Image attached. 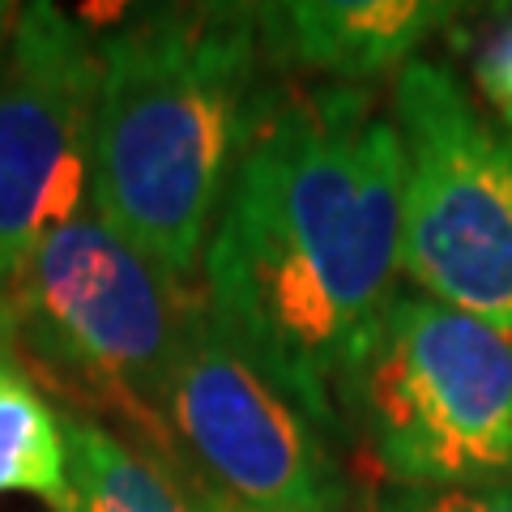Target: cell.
<instances>
[{
  "label": "cell",
  "mask_w": 512,
  "mask_h": 512,
  "mask_svg": "<svg viewBox=\"0 0 512 512\" xmlns=\"http://www.w3.org/2000/svg\"><path fill=\"white\" fill-rule=\"evenodd\" d=\"M402 218V137L372 94H269L205 244V308L325 436L350 359L397 299Z\"/></svg>",
  "instance_id": "cell-1"
},
{
  "label": "cell",
  "mask_w": 512,
  "mask_h": 512,
  "mask_svg": "<svg viewBox=\"0 0 512 512\" xmlns=\"http://www.w3.org/2000/svg\"><path fill=\"white\" fill-rule=\"evenodd\" d=\"M252 5L154 9L99 43L90 201L128 244L188 282L261 124Z\"/></svg>",
  "instance_id": "cell-2"
},
{
  "label": "cell",
  "mask_w": 512,
  "mask_h": 512,
  "mask_svg": "<svg viewBox=\"0 0 512 512\" xmlns=\"http://www.w3.org/2000/svg\"><path fill=\"white\" fill-rule=\"evenodd\" d=\"M338 419L397 487L512 483V333L397 291L338 384Z\"/></svg>",
  "instance_id": "cell-3"
},
{
  "label": "cell",
  "mask_w": 512,
  "mask_h": 512,
  "mask_svg": "<svg viewBox=\"0 0 512 512\" xmlns=\"http://www.w3.org/2000/svg\"><path fill=\"white\" fill-rule=\"evenodd\" d=\"M9 299L22 342L52 372L163 431L167 384L201 295L128 244L94 201L30 252Z\"/></svg>",
  "instance_id": "cell-4"
},
{
  "label": "cell",
  "mask_w": 512,
  "mask_h": 512,
  "mask_svg": "<svg viewBox=\"0 0 512 512\" xmlns=\"http://www.w3.org/2000/svg\"><path fill=\"white\" fill-rule=\"evenodd\" d=\"M406 154L402 269L419 295L512 333V124L436 60L393 77Z\"/></svg>",
  "instance_id": "cell-5"
},
{
  "label": "cell",
  "mask_w": 512,
  "mask_h": 512,
  "mask_svg": "<svg viewBox=\"0 0 512 512\" xmlns=\"http://www.w3.org/2000/svg\"><path fill=\"white\" fill-rule=\"evenodd\" d=\"M163 436L184 474L244 512H346L325 431L201 308L167 384Z\"/></svg>",
  "instance_id": "cell-6"
},
{
  "label": "cell",
  "mask_w": 512,
  "mask_h": 512,
  "mask_svg": "<svg viewBox=\"0 0 512 512\" xmlns=\"http://www.w3.org/2000/svg\"><path fill=\"white\" fill-rule=\"evenodd\" d=\"M99 43L64 9L22 5L0 39V295L90 205Z\"/></svg>",
  "instance_id": "cell-7"
},
{
  "label": "cell",
  "mask_w": 512,
  "mask_h": 512,
  "mask_svg": "<svg viewBox=\"0 0 512 512\" xmlns=\"http://www.w3.org/2000/svg\"><path fill=\"white\" fill-rule=\"evenodd\" d=\"M461 5L436 0H282L252 5L261 56L329 73L342 86L402 73L419 47L453 22Z\"/></svg>",
  "instance_id": "cell-8"
},
{
  "label": "cell",
  "mask_w": 512,
  "mask_h": 512,
  "mask_svg": "<svg viewBox=\"0 0 512 512\" xmlns=\"http://www.w3.org/2000/svg\"><path fill=\"white\" fill-rule=\"evenodd\" d=\"M18 342V312L0 295V495H39L56 512L69 495V436L64 414L26 372Z\"/></svg>",
  "instance_id": "cell-9"
},
{
  "label": "cell",
  "mask_w": 512,
  "mask_h": 512,
  "mask_svg": "<svg viewBox=\"0 0 512 512\" xmlns=\"http://www.w3.org/2000/svg\"><path fill=\"white\" fill-rule=\"evenodd\" d=\"M69 495L56 512H205L184 474L111 436L86 414H64Z\"/></svg>",
  "instance_id": "cell-10"
},
{
  "label": "cell",
  "mask_w": 512,
  "mask_h": 512,
  "mask_svg": "<svg viewBox=\"0 0 512 512\" xmlns=\"http://www.w3.org/2000/svg\"><path fill=\"white\" fill-rule=\"evenodd\" d=\"M376 512H512V483L500 487H393Z\"/></svg>",
  "instance_id": "cell-11"
},
{
  "label": "cell",
  "mask_w": 512,
  "mask_h": 512,
  "mask_svg": "<svg viewBox=\"0 0 512 512\" xmlns=\"http://www.w3.org/2000/svg\"><path fill=\"white\" fill-rule=\"evenodd\" d=\"M474 82L483 99L500 111V120L512 124V9L487 26L483 43L474 52Z\"/></svg>",
  "instance_id": "cell-12"
},
{
  "label": "cell",
  "mask_w": 512,
  "mask_h": 512,
  "mask_svg": "<svg viewBox=\"0 0 512 512\" xmlns=\"http://www.w3.org/2000/svg\"><path fill=\"white\" fill-rule=\"evenodd\" d=\"M188 478V474H184ZM188 487L192 491H197V500L205 504V512H244V508H235L231 500H222V495H214V491H205V487H197V483H192V478H188Z\"/></svg>",
  "instance_id": "cell-13"
},
{
  "label": "cell",
  "mask_w": 512,
  "mask_h": 512,
  "mask_svg": "<svg viewBox=\"0 0 512 512\" xmlns=\"http://www.w3.org/2000/svg\"><path fill=\"white\" fill-rule=\"evenodd\" d=\"M13 13H18V5H0V39L9 35V22H13Z\"/></svg>",
  "instance_id": "cell-14"
}]
</instances>
